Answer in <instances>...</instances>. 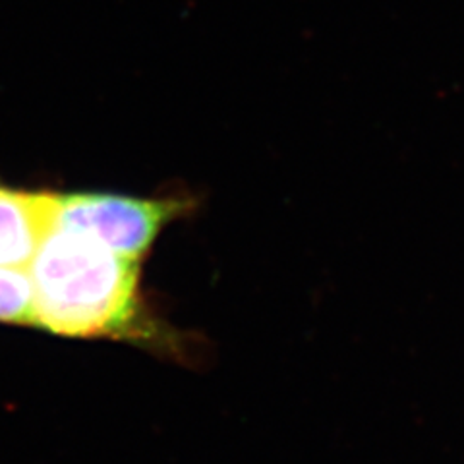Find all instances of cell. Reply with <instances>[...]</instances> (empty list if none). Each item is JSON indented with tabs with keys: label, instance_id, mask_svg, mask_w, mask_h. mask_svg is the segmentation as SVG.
Returning a JSON list of instances; mask_svg holds the SVG:
<instances>
[{
	"label": "cell",
	"instance_id": "1",
	"mask_svg": "<svg viewBox=\"0 0 464 464\" xmlns=\"http://www.w3.org/2000/svg\"><path fill=\"white\" fill-rule=\"evenodd\" d=\"M140 264L54 221L27 267L35 327L82 339H157L141 306Z\"/></svg>",
	"mask_w": 464,
	"mask_h": 464
},
{
	"label": "cell",
	"instance_id": "2",
	"mask_svg": "<svg viewBox=\"0 0 464 464\" xmlns=\"http://www.w3.org/2000/svg\"><path fill=\"white\" fill-rule=\"evenodd\" d=\"M186 209L188 203L179 199L64 194L56 196L54 221L101 242L116 254L141 261L163 227Z\"/></svg>",
	"mask_w": 464,
	"mask_h": 464
},
{
	"label": "cell",
	"instance_id": "3",
	"mask_svg": "<svg viewBox=\"0 0 464 464\" xmlns=\"http://www.w3.org/2000/svg\"><path fill=\"white\" fill-rule=\"evenodd\" d=\"M54 215V194L0 186V267L27 271Z\"/></svg>",
	"mask_w": 464,
	"mask_h": 464
},
{
	"label": "cell",
	"instance_id": "4",
	"mask_svg": "<svg viewBox=\"0 0 464 464\" xmlns=\"http://www.w3.org/2000/svg\"><path fill=\"white\" fill-rule=\"evenodd\" d=\"M0 322L35 327L34 286L25 269L0 267Z\"/></svg>",
	"mask_w": 464,
	"mask_h": 464
}]
</instances>
